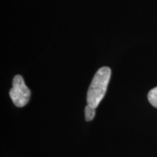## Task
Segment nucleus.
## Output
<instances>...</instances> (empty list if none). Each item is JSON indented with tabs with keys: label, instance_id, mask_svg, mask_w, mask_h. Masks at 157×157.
<instances>
[{
	"label": "nucleus",
	"instance_id": "nucleus-1",
	"mask_svg": "<svg viewBox=\"0 0 157 157\" xmlns=\"http://www.w3.org/2000/svg\"><path fill=\"white\" fill-rule=\"evenodd\" d=\"M111 71L109 67H102L96 72L92 80L87 95V105L97 108L106 93Z\"/></svg>",
	"mask_w": 157,
	"mask_h": 157
},
{
	"label": "nucleus",
	"instance_id": "nucleus-2",
	"mask_svg": "<svg viewBox=\"0 0 157 157\" xmlns=\"http://www.w3.org/2000/svg\"><path fill=\"white\" fill-rule=\"evenodd\" d=\"M10 96L17 107H23L29 103L31 91L25 84L24 80L21 75H16L13 78V87L10 90Z\"/></svg>",
	"mask_w": 157,
	"mask_h": 157
},
{
	"label": "nucleus",
	"instance_id": "nucleus-3",
	"mask_svg": "<svg viewBox=\"0 0 157 157\" xmlns=\"http://www.w3.org/2000/svg\"><path fill=\"white\" fill-rule=\"evenodd\" d=\"M95 109L90 105H87L84 109L85 112V120L87 121H90L94 119L95 115Z\"/></svg>",
	"mask_w": 157,
	"mask_h": 157
},
{
	"label": "nucleus",
	"instance_id": "nucleus-4",
	"mask_svg": "<svg viewBox=\"0 0 157 157\" xmlns=\"http://www.w3.org/2000/svg\"><path fill=\"white\" fill-rule=\"evenodd\" d=\"M148 99L153 106L157 109V87L151 90L148 94Z\"/></svg>",
	"mask_w": 157,
	"mask_h": 157
}]
</instances>
